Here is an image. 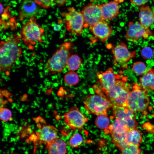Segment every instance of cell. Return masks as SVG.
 Wrapping results in <instances>:
<instances>
[{
  "label": "cell",
  "instance_id": "28",
  "mask_svg": "<svg viewBox=\"0 0 154 154\" xmlns=\"http://www.w3.org/2000/svg\"><path fill=\"white\" fill-rule=\"evenodd\" d=\"M146 66L145 63L141 61L136 62L133 65L132 69L133 72L137 74L140 75L145 71Z\"/></svg>",
  "mask_w": 154,
  "mask_h": 154
},
{
  "label": "cell",
  "instance_id": "31",
  "mask_svg": "<svg viewBox=\"0 0 154 154\" xmlns=\"http://www.w3.org/2000/svg\"><path fill=\"white\" fill-rule=\"evenodd\" d=\"M153 50L149 47H145L141 50V56L143 58L145 59H150L153 56Z\"/></svg>",
  "mask_w": 154,
  "mask_h": 154
},
{
  "label": "cell",
  "instance_id": "2",
  "mask_svg": "<svg viewBox=\"0 0 154 154\" xmlns=\"http://www.w3.org/2000/svg\"><path fill=\"white\" fill-rule=\"evenodd\" d=\"M123 78L122 80H117L113 87L104 92H96L107 99L110 103L112 108L120 106H127V101L130 92V86L125 82Z\"/></svg>",
  "mask_w": 154,
  "mask_h": 154
},
{
  "label": "cell",
  "instance_id": "15",
  "mask_svg": "<svg viewBox=\"0 0 154 154\" xmlns=\"http://www.w3.org/2000/svg\"><path fill=\"white\" fill-rule=\"evenodd\" d=\"M123 1V0H114L99 5L103 20L112 19L117 17L119 13L120 4Z\"/></svg>",
  "mask_w": 154,
  "mask_h": 154
},
{
  "label": "cell",
  "instance_id": "18",
  "mask_svg": "<svg viewBox=\"0 0 154 154\" xmlns=\"http://www.w3.org/2000/svg\"><path fill=\"white\" fill-rule=\"evenodd\" d=\"M37 134L40 142L46 145L58 138L57 130L54 126L52 125H43Z\"/></svg>",
  "mask_w": 154,
  "mask_h": 154
},
{
  "label": "cell",
  "instance_id": "32",
  "mask_svg": "<svg viewBox=\"0 0 154 154\" xmlns=\"http://www.w3.org/2000/svg\"><path fill=\"white\" fill-rule=\"evenodd\" d=\"M150 0H130L131 3L137 6H142Z\"/></svg>",
  "mask_w": 154,
  "mask_h": 154
},
{
  "label": "cell",
  "instance_id": "25",
  "mask_svg": "<svg viewBox=\"0 0 154 154\" xmlns=\"http://www.w3.org/2000/svg\"><path fill=\"white\" fill-rule=\"evenodd\" d=\"M64 79L68 85L73 86L76 85L78 83L79 77L78 74L76 72L70 71L65 75Z\"/></svg>",
  "mask_w": 154,
  "mask_h": 154
},
{
  "label": "cell",
  "instance_id": "8",
  "mask_svg": "<svg viewBox=\"0 0 154 154\" xmlns=\"http://www.w3.org/2000/svg\"><path fill=\"white\" fill-rule=\"evenodd\" d=\"M129 130L120 121L115 119L104 131L105 134L110 135L112 142L120 150L128 144L126 135Z\"/></svg>",
  "mask_w": 154,
  "mask_h": 154
},
{
  "label": "cell",
  "instance_id": "30",
  "mask_svg": "<svg viewBox=\"0 0 154 154\" xmlns=\"http://www.w3.org/2000/svg\"><path fill=\"white\" fill-rule=\"evenodd\" d=\"M37 4L44 8L51 7L54 2V0H33Z\"/></svg>",
  "mask_w": 154,
  "mask_h": 154
},
{
  "label": "cell",
  "instance_id": "17",
  "mask_svg": "<svg viewBox=\"0 0 154 154\" xmlns=\"http://www.w3.org/2000/svg\"><path fill=\"white\" fill-rule=\"evenodd\" d=\"M37 4L33 0H23L19 8L20 20L31 19L37 15L39 10Z\"/></svg>",
  "mask_w": 154,
  "mask_h": 154
},
{
  "label": "cell",
  "instance_id": "13",
  "mask_svg": "<svg viewBox=\"0 0 154 154\" xmlns=\"http://www.w3.org/2000/svg\"><path fill=\"white\" fill-rule=\"evenodd\" d=\"M64 119L66 124L74 130L82 129L88 121V118L75 106L64 114Z\"/></svg>",
  "mask_w": 154,
  "mask_h": 154
},
{
  "label": "cell",
  "instance_id": "14",
  "mask_svg": "<svg viewBox=\"0 0 154 154\" xmlns=\"http://www.w3.org/2000/svg\"><path fill=\"white\" fill-rule=\"evenodd\" d=\"M152 35V33L149 29H145L139 23L129 22L125 37L127 41L135 43L141 38L146 39Z\"/></svg>",
  "mask_w": 154,
  "mask_h": 154
},
{
  "label": "cell",
  "instance_id": "26",
  "mask_svg": "<svg viewBox=\"0 0 154 154\" xmlns=\"http://www.w3.org/2000/svg\"><path fill=\"white\" fill-rule=\"evenodd\" d=\"M121 154H141V149L139 146L128 144L120 150Z\"/></svg>",
  "mask_w": 154,
  "mask_h": 154
},
{
  "label": "cell",
  "instance_id": "27",
  "mask_svg": "<svg viewBox=\"0 0 154 154\" xmlns=\"http://www.w3.org/2000/svg\"><path fill=\"white\" fill-rule=\"evenodd\" d=\"M83 138L81 135L79 133H76L70 138L69 144L72 147H78L82 145L83 142Z\"/></svg>",
  "mask_w": 154,
  "mask_h": 154
},
{
  "label": "cell",
  "instance_id": "33",
  "mask_svg": "<svg viewBox=\"0 0 154 154\" xmlns=\"http://www.w3.org/2000/svg\"><path fill=\"white\" fill-rule=\"evenodd\" d=\"M54 1L57 6L60 7L64 5L66 3L68 0H54Z\"/></svg>",
  "mask_w": 154,
  "mask_h": 154
},
{
  "label": "cell",
  "instance_id": "5",
  "mask_svg": "<svg viewBox=\"0 0 154 154\" xmlns=\"http://www.w3.org/2000/svg\"><path fill=\"white\" fill-rule=\"evenodd\" d=\"M37 19L31 18L22 27L20 35L25 44L31 49L34 48L36 41L42 42V36L44 31L36 22Z\"/></svg>",
  "mask_w": 154,
  "mask_h": 154
},
{
  "label": "cell",
  "instance_id": "23",
  "mask_svg": "<svg viewBox=\"0 0 154 154\" xmlns=\"http://www.w3.org/2000/svg\"><path fill=\"white\" fill-rule=\"evenodd\" d=\"M82 63V59L77 55L72 54L69 57L66 65L69 69L71 71L77 70L80 67Z\"/></svg>",
  "mask_w": 154,
  "mask_h": 154
},
{
  "label": "cell",
  "instance_id": "16",
  "mask_svg": "<svg viewBox=\"0 0 154 154\" xmlns=\"http://www.w3.org/2000/svg\"><path fill=\"white\" fill-rule=\"evenodd\" d=\"M90 30L95 37L104 42L109 38L113 29L108 22L103 20L94 25Z\"/></svg>",
  "mask_w": 154,
  "mask_h": 154
},
{
  "label": "cell",
  "instance_id": "7",
  "mask_svg": "<svg viewBox=\"0 0 154 154\" xmlns=\"http://www.w3.org/2000/svg\"><path fill=\"white\" fill-rule=\"evenodd\" d=\"M67 31L77 36H80L84 27V21L81 12L73 7H70L62 13Z\"/></svg>",
  "mask_w": 154,
  "mask_h": 154
},
{
  "label": "cell",
  "instance_id": "9",
  "mask_svg": "<svg viewBox=\"0 0 154 154\" xmlns=\"http://www.w3.org/2000/svg\"><path fill=\"white\" fill-rule=\"evenodd\" d=\"M112 52L113 56L114 62L123 68L127 69V63L134 58L136 55L135 51H130L126 44L120 42L116 45L113 46Z\"/></svg>",
  "mask_w": 154,
  "mask_h": 154
},
{
  "label": "cell",
  "instance_id": "19",
  "mask_svg": "<svg viewBox=\"0 0 154 154\" xmlns=\"http://www.w3.org/2000/svg\"><path fill=\"white\" fill-rule=\"evenodd\" d=\"M139 23L145 28L149 29L154 23V13L148 6H143L139 9Z\"/></svg>",
  "mask_w": 154,
  "mask_h": 154
},
{
  "label": "cell",
  "instance_id": "34",
  "mask_svg": "<svg viewBox=\"0 0 154 154\" xmlns=\"http://www.w3.org/2000/svg\"><path fill=\"white\" fill-rule=\"evenodd\" d=\"M3 7L1 3H0V13L1 14L3 11Z\"/></svg>",
  "mask_w": 154,
  "mask_h": 154
},
{
  "label": "cell",
  "instance_id": "29",
  "mask_svg": "<svg viewBox=\"0 0 154 154\" xmlns=\"http://www.w3.org/2000/svg\"><path fill=\"white\" fill-rule=\"evenodd\" d=\"M12 116V112L9 109L4 107L0 108V118L1 120L8 121L11 118Z\"/></svg>",
  "mask_w": 154,
  "mask_h": 154
},
{
  "label": "cell",
  "instance_id": "4",
  "mask_svg": "<svg viewBox=\"0 0 154 154\" xmlns=\"http://www.w3.org/2000/svg\"><path fill=\"white\" fill-rule=\"evenodd\" d=\"M149 102L147 91L137 83H134L129 92L127 101V106L133 111H140L146 114Z\"/></svg>",
  "mask_w": 154,
  "mask_h": 154
},
{
  "label": "cell",
  "instance_id": "36",
  "mask_svg": "<svg viewBox=\"0 0 154 154\" xmlns=\"http://www.w3.org/2000/svg\"><path fill=\"white\" fill-rule=\"evenodd\" d=\"M10 154H17L14 152L11 153Z\"/></svg>",
  "mask_w": 154,
  "mask_h": 154
},
{
  "label": "cell",
  "instance_id": "10",
  "mask_svg": "<svg viewBox=\"0 0 154 154\" xmlns=\"http://www.w3.org/2000/svg\"><path fill=\"white\" fill-rule=\"evenodd\" d=\"M84 21V27L90 29L98 23L103 21L101 9L99 5L89 3L80 11Z\"/></svg>",
  "mask_w": 154,
  "mask_h": 154
},
{
  "label": "cell",
  "instance_id": "37",
  "mask_svg": "<svg viewBox=\"0 0 154 154\" xmlns=\"http://www.w3.org/2000/svg\"><path fill=\"white\" fill-rule=\"evenodd\" d=\"M91 1H98V0H90Z\"/></svg>",
  "mask_w": 154,
  "mask_h": 154
},
{
  "label": "cell",
  "instance_id": "20",
  "mask_svg": "<svg viewBox=\"0 0 154 154\" xmlns=\"http://www.w3.org/2000/svg\"><path fill=\"white\" fill-rule=\"evenodd\" d=\"M48 154H66L67 145L66 142L60 138L46 145Z\"/></svg>",
  "mask_w": 154,
  "mask_h": 154
},
{
  "label": "cell",
  "instance_id": "21",
  "mask_svg": "<svg viewBox=\"0 0 154 154\" xmlns=\"http://www.w3.org/2000/svg\"><path fill=\"white\" fill-rule=\"evenodd\" d=\"M141 86L145 90H154V70L147 71L139 80Z\"/></svg>",
  "mask_w": 154,
  "mask_h": 154
},
{
  "label": "cell",
  "instance_id": "22",
  "mask_svg": "<svg viewBox=\"0 0 154 154\" xmlns=\"http://www.w3.org/2000/svg\"><path fill=\"white\" fill-rule=\"evenodd\" d=\"M126 138L128 144H132L140 146L143 141L142 133L137 128L130 129L127 133Z\"/></svg>",
  "mask_w": 154,
  "mask_h": 154
},
{
  "label": "cell",
  "instance_id": "11",
  "mask_svg": "<svg viewBox=\"0 0 154 154\" xmlns=\"http://www.w3.org/2000/svg\"><path fill=\"white\" fill-rule=\"evenodd\" d=\"M96 75L100 84L98 88L96 90V92H104L109 91L113 87L116 81L121 77V75L114 73L111 67L104 72H98Z\"/></svg>",
  "mask_w": 154,
  "mask_h": 154
},
{
  "label": "cell",
  "instance_id": "12",
  "mask_svg": "<svg viewBox=\"0 0 154 154\" xmlns=\"http://www.w3.org/2000/svg\"><path fill=\"white\" fill-rule=\"evenodd\" d=\"M113 108L114 117L122 122L129 129L137 128L138 123L136 121L134 111L128 106H120Z\"/></svg>",
  "mask_w": 154,
  "mask_h": 154
},
{
  "label": "cell",
  "instance_id": "1",
  "mask_svg": "<svg viewBox=\"0 0 154 154\" xmlns=\"http://www.w3.org/2000/svg\"><path fill=\"white\" fill-rule=\"evenodd\" d=\"M20 35H13L7 37L0 43V71L5 72L11 70L20 57L22 49L19 46Z\"/></svg>",
  "mask_w": 154,
  "mask_h": 154
},
{
  "label": "cell",
  "instance_id": "24",
  "mask_svg": "<svg viewBox=\"0 0 154 154\" xmlns=\"http://www.w3.org/2000/svg\"><path fill=\"white\" fill-rule=\"evenodd\" d=\"M95 123L98 128L104 130L108 128L110 125V120L107 114L99 115L96 119Z\"/></svg>",
  "mask_w": 154,
  "mask_h": 154
},
{
  "label": "cell",
  "instance_id": "6",
  "mask_svg": "<svg viewBox=\"0 0 154 154\" xmlns=\"http://www.w3.org/2000/svg\"><path fill=\"white\" fill-rule=\"evenodd\" d=\"M84 107L88 114L106 115L112 108L109 101L104 96L99 94L89 95L83 100Z\"/></svg>",
  "mask_w": 154,
  "mask_h": 154
},
{
  "label": "cell",
  "instance_id": "35",
  "mask_svg": "<svg viewBox=\"0 0 154 154\" xmlns=\"http://www.w3.org/2000/svg\"><path fill=\"white\" fill-rule=\"evenodd\" d=\"M153 129H152L151 130V132L152 133H153L154 135V127L153 128Z\"/></svg>",
  "mask_w": 154,
  "mask_h": 154
},
{
  "label": "cell",
  "instance_id": "3",
  "mask_svg": "<svg viewBox=\"0 0 154 154\" xmlns=\"http://www.w3.org/2000/svg\"><path fill=\"white\" fill-rule=\"evenodd\" d=\"M72 46L70 41H65L60 45L59 48L46 62V69L48 73L54 74L61 72L70 56Z\"/></svg>",
  "mask_w": 154,
  "mask_h": 154
}]
</instances>
